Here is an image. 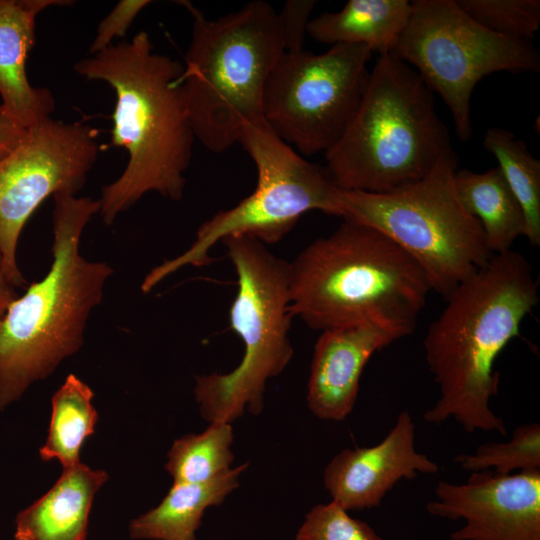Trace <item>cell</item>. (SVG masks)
<instances>
[{
	"mask_svg": "<svg viewBox=\"0 0 540 540\" xmlns=\"http://www.w3.org/2000/svg\"><path fill=\"white\" fill-rule=\"evenodd\" d=\"M424 338L425 359L439 386V399L423 414L432 424L449 418L473 433L507 435L504 421L490 408L498 393V355L520 336L524 318L539 301L532 266L519 252L495 254L461 282Z\"/></svg>",
	"mask_w": 540,
	"mask_h": 540,
	"instance_id": "obj_1",
	"label": "cell"
},
{
	"mask_svg": "<svg viewBox=\"0 0 540 540\" xmlns=\"http://www.w3.org/2000/svg\"><path fill=\"white\" fill-rule=\"evenodd\" d=\"M182 69L156 53L144 31L74 65L78 75L113 89L111 142L128 153L122 174L101 191L99 213L106 224L148 192L174 201L183 197L195 135L179 82Z\"/></svg>",
	"mask_w": 540,
	"mask_h": 540,
	"instance_id": "obj_2",
	"label": "cell"
},
{
	"mask_svg": "<svg viewBox=\"0 0 540 540\" xmlns=\"http://www.w3.org/2000/svg\"><path fill=\"white\" fill-rule=\"evenodd\" d=\"M289 265L291 314L315 330L370 322L408 336L431 291L408 253L378 230L350 220Z\"/></svg>",
	"mask_w": 540,
	"mask_h": 540,
	"instance_id": "obj_3",
	"label": "cell"
},
{
	"mask_svg": "<svg viewBox=\"0 0 540 540\" xmlns=\"http://www.w3.org/2000/svg\"><path fill=\"white\" fill-rule=\"evenodd\" d=\"M52 264L0 317V409L46 378L83 344L93 308L113 268L80 254L82 232L99 200L54 196Z\"/></svg>",
	"mask_w": 540,
	"mask_h": 540,
	"instance_id": "obj_4",
	"label": "cell"
},
{
	"mask_svg": "<svg viewBox=\"0 0 540 540\" xmlns=\"http://www.w3.org/2000/svg\"><path fill=\"white\" fill-rule=\"evenodd\" d=\"M343 190L385 193L416 182L455 155L433 92L393 53L378 55L348 127L325 154Z\"/></svg>",
	"mask_w": 540,
	"mask_h": 540,
	"instance_id": "obj_5",
	"label": "cell"
},
{
	"mask_svg": "<svg viewBox=\"0 0 540 540\" xmlns=\"http://www.w3.org/2000/svg\"><path fill=\"white\" fill-rule=\"evenodd\" d=\"M192 36L179 82L195 138L221 153L239 142L243 128L264 121L269 75L285 52L278 12L255 0L216 19L188 1Z\"/></svg>",
	"mask_w": 540,
	"mask_h": 540,
	"instance_id": "obj_6",
	"label": "cell"
},
{
	"mask_svg": "<svg viewBox=\"0 0 540 540\" xmlns=\"http://www.w3.org/2000/svg\"><path fill=\"white\" fill-rule=\"evenodd\" d=\"M221 242L237 274L229 321L244 344V354L229 373L196 377V401L202 417L210 423H231L245 408L258 415L263 409L266 382L284 370L294 353L289 338L293 318L289 262L248 236H230Z\"/></svg>",
	"mask_w": 540,
	"mask_h": 540,
	"instance_id": "obj_7",
	"label": "cell"
},
{
	"mask_svg": "<svg viewBox=\"0 0 540 540\" xmlns=\"http://www.w3.org/2000/svg\"><path fill=\"white\" fill-rule=\"evenodd\" d=\"M456 170L455 154L422 179L390 192H339L340 217L395 242L423 269L431 291L445 299L493 257L480 223L458 196Z\"/></svg>",
	"mask_w": 540,
	"mask_h": 540,
	"instance_id": "obj_8",
	"label": "cell"
},
{
	"mask_svg": "<svg viewBox=\"0 0 540 540\" xmlns=\"http://www.w3.org/2000/svg\"><path fill=\"white\" fill-rule=\"evenodd\" d=\"M239 143L256 166L257 186L253 193L203 222L185 252L146 275L142 291H151L185 266L208 265L213 260L209 256L211 248L226 237L248 236L263 244H275L307 212L319 210L341 216L340 188L326 167L299 155L265 121L245 126Z\"/></svg>",
	"mask_w": 540,
	"mask_h": 540,
	"instance_id": "obj_9",
	"label": "cell"
},
{
	"mask_svg": "<svg viewBox=\"0 0 540 540\" xmlns=\"http://www.w3.org/2000/svg\"><path fill=\"white\" fill-rule=\"evenodd\" d=\"M409 21L392 52L411 66L450 110L456 134L473 132L471 96L495 72H537L540 57L530 42L493 33L470 18L456 0L411 1Z\"/></svg>",
	"mask_w": 540,
	"mask_h": 540,
	"instance_id": "obj_10",
	"label": "cell"
},
{
	"mask_svg": "<svg viewBox=\"0 0 540 540\" xmlns=\"http://www.w3.org/2000/svg\"><path fill=\"white\" fill-rule=\"evenodd\" d=\"M372 54L357 44H336L321 54L283 52L266 83L264 121L301 154H325L359 106Z\"/></svg>",
	"mask_w": 540,
	"mask_h": 540,
	"instance_id": "obj_11",
	"label": "cell"
},
{
	"mask_svg": "<svg viewBox=\"0 0 540 540\" xmlns=\"http://www.w3.org/2000/svg\"><path fill=\"white\" fill-rule=\"evenodd\" d=\"M98 154L96 129L49 117L0 160V258L14 287L25 283L16 251L26 222L48 197L78 193Z\"/></svg>",
	"mask_w": 540,
	"mask_h": 540,
	"instance_id": "obj_12",
	"label": "cell"
},
{
	"mask_svg": "<svg viewBox=\"0 0 540 540\" xmlns=\"http://www.w3.org/2000/svg\"><path fill=\"white\" fill-rule=\"evenodd\" d=\"M429 514L465 524L452 540H540V470L471 472L466 483L439 481Z\"/></svg>",
	"mask_w": 540,
	"mask_h": 540,
	"instance_id": "obj_13",
	"label": "cell"
},
{
	"mask_svg": "<svg viewBox=\"0 0 540 540\" xmlns=\"http://www.w3.org/2000/svg\"><path fill=\"white\" fill-rule=\"evenodd\" d=\"M438 465L415 449V427L409 412L397 420L377 445L343 449L324 470V485L332 501L347 512L378 506L401 479L435 474Z\"/></svg>",
	"mask_w": 540,
	"mask_h": 540,
	"instance_id": "obj_14",
	"label": "cell"
},
{
	"mask_svg": "<svg viewBox=\"0 0 540 540\" xmlns=\"http://www.w3.org/2000/svg\"><path fill=\"white\" fill-rule=\"evenodd\" d=\"M403 337L394 329L370 322L322 331L308 380L310 411L320 419L344 420L354 407L360 377L371 356Z\"/></svg>",
	"mask_w": 540,
	"mask_h": 540,
	"instance_id": "obj_15",
	"label": "cell"
},
{
	"mask_svg": "<svg viewBox=\"0 0 540 540\" xmlns=\"http://www.w3.org/2000/svg\"><path fill=\"white\" fill-rule=\"evenodd\" d=\"M69 0H0V118L28 129L51 117L52 92L34 87L26 62L36 41V19L44 10Z\"/></svg>",
	"mask_w": 540,
	"mask_h": 540,
	"instance_id": "obj_16",
	"label": "cell"
},
{
	"mask_svg": "<svg viewBox=\"0 0 540 540\" xmlns=\"http://www.w3.org/2000/svg\"><path fill=\"white\" fill-rule=\"evenodd\" d=\"M107 479L80 462L64 468L47 493L18 513L15 540H85L93 498Z\"/></svg>",
	"mask_w": 540,
	"mask_h": 540,
	"instance_id": "obj_17",
	"label": "cell"
},
{
	"mask_svg": "<svg viewBox=\"0 0 540 540\" xmlns=\"http://www.w3.org/2000/svg\"><path fill=\"white\" fill-rule=\"evenodd\" d=\"M407 0H349L342 9L310 19L307 34L329 44L364 45L378 55L392 53L411 14Z\"/></svg>",
	"mask_w": 540,
	"mask_h": 540,
	"instance_id": "obj_18",
	"label": "cell"
},
{
	"mask_svg": "<svg viewBox=\"0 0 540 540\" xmlns=\"http://www.w3.org/2000/svg\"><path fill=\"white\" fill-rule=\"evenodd\" d=\"M244 463L200 484L173 483L167 495L154 509L131 521L130 535L135 539L195 540L206 508L220 505L239 485Z\"/></svg>",
	"mask_w": 540,
	"mask_h": 540,
	"instance_id": "obj_19",
	"label": "cell"
},
{
	"mask_svg": "<svg viewBox=\"0 0 540 540\" xmlns=\"http://www.w3.org/2000/svg\"><path fill=\"white\" fill-rule=\"evenodd\" d=\"M454 183L462 204L480 223L490 252L512 250L516 239L525 236V217L499 168L456 170Z\"/></svg>",
	"mask_w": 540,
	"mask_h": 540,
	"instance_id": "obj_20",
	"label": "cell"
},
{
	"mask_svg": "<svg viewBox=\"0 0 540 540\" xmlns=\"http://www.w3.org/2000/svg\"><path fill=\"white\" fill-rule=\"evenodd\" d=\"M88 385L70 374L52 397V413L46 443L40 449L43 461L58 459L64 468L79 463L80 449L93 434L97 412Z\"/></svg>",
	"mask_w": 540,
	"mask_h": 540,
	"instance_id": "obj_21",
	"label": "cell"
},
{
	"mask_svg": "<svg viewBox=\"0 0 540 540\" xmlns=\"http://www.w3.org/2000/svg\"><path fill=\"white\" fill-rule=\"evenodd\" d=\"M483 145L497 160L507 185L520 204L525 217V237L532 246L540 245V161L530 153L524 141L513 132L491 127Z\"/></svg>",
	"mask_w": 540,
	"mask_h": 540,
	"instance_id": "obj_22",
	"label": "cell"
},
{
	"mask_svg": "<svg viewBox=\"0 0 540 540\" xmlns=\"http://www.w3.org/2000/svg\"><path fill=\"white\" fill-rule=\"evenodd\" d=\"M231 423L212 422L199 434L174 441L165 469L173 483L200 484L227 472L234 460Z\"/></svg>",
	"mask_w": 540,
	"mask_h": 540,
	"instance_id": "obj_23",
	"label": "cell"
},
{
	"mask_svg": "<svg viewBox=\"0 0 540 540\" xmlns=\"http://www.w3.org/2000/svg\"><path fill=\"white\" fill-rule=\"evenodd\" d=\"M454 462L470 472L493 468L495 473L507 475L515 470H540V425L518 426L509 441L480 445L473 454L457 455Z\"/></svg>",
	"mask_w": 540,
	"mask_h": 540,
	"instance_id": "obj_24",
	"label": "cell"
},
{
	"mask_svg": "<svg viewBox=\"0 0 540 540\" xmlns=\"http://www.w3.org/2000/svg\"><path fill=\"white\" fill-rule=\"evenodd\" d=\"M460 8L485 29L530 42L540 25L539 0H456Z\"/></svg>",
	"mask_w": 540,
	"mask_h": 540,
	"instance_id": "obj_25",
	"label": "cell"
},
{
	"mask_svg": "<svg viewBox=\"0 0 540 540\" xmlns=\"http://www.w3.org/2000/svg\"><path fill=\"white\" fill-rule=\"evenodd\" d=\"M296 540H383L366 522L335 502L318 504L306 515Z\"/></svg>",
	"mask_w": 540,
	"mask_h": 540,
	"instance_id": "obj_26",
	"label": "cell"
},
{
	"mask_svg": "<svg viewBox=\"0 0 540 540\" xmlns=\"http://www.w3.org/2000/svg\"><path fill=\"white\" fill-rule=\"evenodd\" d=\"M150 3L149 0L119 1L100 21L89 48L90 54L99 53L113 45L116 38L125 37L136 17Z\"/></svg>",
	"mask_w": 540,
	"mask_h": 540,
	"instance_id": "obj_27",
	"label": "cell"
},
{
	"mask_svg": "<svg viewBox=\"0 0 540 540\" xmlns=\"http://www.w3.org/2000/svg\"><path fill=\"white\" fill-rule=\"evenodd\" d=\"M314 6L312 0H289L278 12L286 52L302 49Z\"/></svg>",
	"mask_w": 540,
	"mask_h": 540,
	"instance_id": "obj_28",
	"label": "cell"
},
{
	"mask_svg": "<svg viewBox=\"0 0 540 540\" xmlns=\"http://www.w3.org/2000/svg\"><path fill=\"white\" fill-rule=\"evenodd\" d=\"M26 129L0 118V160L9 155L22 140Z\"/></svg>",
	"mask_w": 540,
	"mask_h": 540,
	"instance_id": "obj_29",
	"label": "cell"
},
{
	"mask_svg": "<svg viewBox=\"0 0 540 540\" xmlns=\"http://www.w3.org/2000/svg\"><path fill=\"white\" fill-rule=\"evenodd\" d=\"M16 298L18 295L2 269L0 258V317Z\"/></svg>",
	"mask_w": 540,
	"mask_h": 540,
	"instance_id": "obj_30",
	"label": "cell"
}]
</instances>
